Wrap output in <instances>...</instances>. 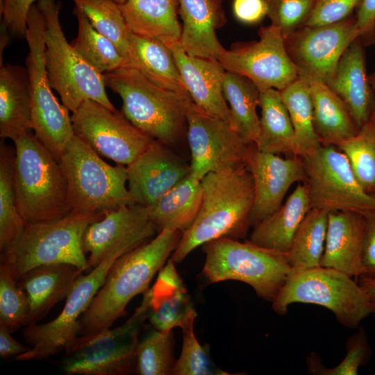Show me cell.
Instances as JSON below:
<instances>
[{
	"label": "cell",
	"mask_w": 375,
	"mask_h": 375,
	"mask_svg": "<svg viewBox=\"0 0 375 375\" xmlns=\"http://www.w3.org/2000/svg\"><path fill=\"white\" fill-rule=\"evenodd\" d=\"M201 205L172 254L175 263L182 262L197 247L212 240L243 239L251 227L254 186L247 165L210 172L201 179Z\"/></svg>",
	"instance_id": "obj_1"
},
{
	"label": "cell",
	"mask_w": 375,
	"mask_h": 375,
	"mask_svg": "<svg viewBox=\"0 0 375 375\" xmlns=\"http://www.w3.org/2000/svg\"><path fill=\"white\" fill-rule=\"evenodd\" d=\"M181 235L179 231L164 229L149 241L118 258L80 318L79 335L110 328L125 315L129 301L149 289L151 281L172 256Z\"/></svg>",
	"instance_id": "obj_2"
},
{
	"label": "cell",
	"mask_w": 375,
	"mask_h": 375,
	"mask_svg": "<svg viewBox=\"0 0 375 375\" xmlns=\"http://www.w3.org/2000/svg\"><path fill=\"white\" fill-rule=\"evenodd\" d=\"M13 142L14 189L25 224L49 223L70 215L67 181L58 160L34 133Z\"/></svg>",
	"instance_id": "obj_3"
},
{
	"label": "cell",
	"mask_w": 375,
	"mask_h": 375,
	"mask_svg": "<svg viewBox=\"0 0 375 375\" xmlns=\"http://www.w3.org/2000/svg\"><path fill=\"white\" fill-rule=\"evenodd\" d=\"M104 81L122 100V112L138 128L170 147L183 138L190 96L161 88L139 70L122 67L103 74Z\"/></svg>",
	"instance_id": "obj_4"
},
{
	"label": "cell",
	"mask_w": 375,
	"mask_h": 375,
	"mask_svg": "<svg viewBox=\"0 0 375 375\" xmlns=\"http://www.w3.org/2000/svg\"><path fill=\"white\" fill-rule=\"evenodd\" d=\"M67 185L71 215L103 213L134 204L126 166L110 165L74 135L58 158Z\"/></svg>",
	"instance_id": "obj_5"
},
{
	"label": "cell",
	"mask_w": 375,
	"mask_h": 375,
	"mask_svg": "<svg viewBox=\"0 0 375 375\" xmlns=\"http://www.w3.org/2000/svg\"><path fill=\"white\" fill-rule=\"evenodd\" d=\"M202 269L209 283L235 280L250 285L260 298L272 303L292 269L287 253L250 242L219 238L203 245Z\"/></svg>",
	"instance_id": "obj_6"
},
{
	"label": "cell",
	"mask_w": 375,
	"mask_h": 375,
	"mask_svg": "<svg viewBox=\"0 0 375 375\" xmlns=\"http://www.w3.org/2000/svg\"><path fill=\"white\" fill-rule=\"evenodd\" d=\"M37 6L45 23L47 76L62 103L71 112L87 99L116 110L106 92L103 74L85 60L67 42L60 22V3L55 0H38Z\"/></svg>",
	"instance_id": "obj_7"
},
{
	"label": "cell",
	"mask_w": 375,
	"mask_h": 375,
	"mask_svg": "<svg viewBox=\"0 0 375 375\" xmlns=\"http://www.w3.org/2000/svg\"><path fill=\"white\" fill-rule=\"evenodd\" d=\"M296 303L324 307L348 328L358 327L372 315L367 296L356 278L322 266L292 269L272 307L276 313L284 315Z\"/></svg>",
	"instance_id": "obj_8"
},
{
	"label": "cell",
	"mask_w": 375,
	"mask_h": 375,
	"mask_svg": "<svg viewBox=\"0 0 375 375\" xmlns=\"http://www.w3.org/2000/svg\"><path fill=\"white\" fill-rule=\"evenodd\" d=\"M103 213L69 215L56 222L26 224L17 241L1 252L0 265L8 266L16 281L29 270L44 265L70 264L85 271L88 258L82 246L87 227Z\"/></svg>",
	"instance_id": "obj_9"
},
{
	"label": "cell",
	"mask_w": 375,
	"mask_h": 375,
	"mask_svg": "<svg viewBox=\"0 0 375 375\" xmlns=\"http://www.w3.org/2000/svg\"><path fill=\"white\" fill-rule=\"evenodd\" d=\"M151 289L143 293L134 313L117 328L78 335L64 350L60 368L67 375L136 374V349L147 319Z\"/></svg>",
	"instance_id": "obj_10"
},
{
	"label": "cell",
	"mask_w": 375,
	"mask_h": 375,
	"mask_svg": "<svg viewBox=\"0 0 375 375\" xmlns=\"http://www.w3.org/2000/svg\"><path fill=\"white\" fill-rule=\"evenodd\" d=\"M45 23L37 3L27 17L26 58L31 99L32 127L35 136L58 160L74 136L69 110L53 93L45 64Z\"/></svg>",
	"instance_id": "obj_11"
},
{
	"label": "cell",
	"mask_w": 375,
	"mask_h": 375,
	"mask_svg": "<svg viewBox=\"0 0 375 375\" xmlns=\"http://www.w3.org/2000/svg\"><path fill=\"white\" fill-rule=\"evenodd\" d=\"M122 255L119 252L111 253L89 274H82L76 281L62 312L56 318L45 324L26 326L22 336L31 348L15 357V360H44L65 350L79 335L81 317L102 286L112 263Z\"/></svg>",
	"instance_id": "obj_12"
},
{
	"label": "cell",
	"mask_w": 375,
	"mask_h": 375,
	"mask_svg": "<svg viewBox=\"0 0 375 375\" xmlns=\"http://www.w3.org/2000/svg\"><path fill=\"white\" fill-rule=\"evenodd\" d=\"M302 160L310 208L362 214L375 210V197L364 191L337 147L322 145Z\"/></svg>",
	"instance_id": "obj_13"
},
{
	"label": "cell",
	"mask_w": 375,
	"mask_h": 375,
	"mask_svg": "<svg viewBox=\"0 0 375 375\" xmlns=\"http://www.w3.org/2000/svg\"><path fill=\"white\" fill-rule=\"evenodd\" d=\"M74 134L100 156L128 165L154 140L135 126L121 111L90 99L71 115Z\"/></svg>",
	"instance_id": "obj_14"
},
{
	"label": "cell",
	"mask_w": 375,
	"mask_h": 375,
	"mask_svg": "<svg viewBox=\"0 0 375 375\" xmlns=\"http://www.w3.org/2000/svg\"><path fill=\"white\" fill-rule=\"evenodd\" d=\"M190 173L201 180L210 172L248 162L256 149L226 121L208 114L194 102L186 115Z\"/></svg>",
	"instance_id": "obj_15"
},
{
	"label": "cell",
	"mask_w": 375,
	"mask_h": 375,
	"mask_svg": "<svg viewBox=\"0 0 375 375\" xmlns=\"http://www.w3.org/2000/svg\"><path fill=\"white\" fill-rule=\"evenodd\" d=\"M259 39L226 49L218 61L227 72L243 76L260 91L282 90L299 77L280 29L273 24L260 28Z\"/></svg>",
	"instance_id": "obj_16"
},
{
	"label": "cell",
	"mask_w": 375,
	"mask_h": 375,
	"mask_svg": "<svg viewBox=\"0 0 375 375\" xmlns=\"http://www.w3.org/2000/svg\"><path fill=\"white\" fill-rule=\"evenodd\" d=\"M359 38L356 17L322 26H302L285 39L299 76L328 82L349 45Z\"/></svg>",
	"instance_id": "obj_17"
},
{
	"label": "cell",
	"mask_w": 375,
	"mask_h": 375,
	"mask_svg": "<svg viewBox=\"0 0 375 375\" xmlns=\"http://www.w3.org/2000/svg\"><path fill=\"white\" fill-rule=\"evenodd\" d=\"M156 233L145 206L134 203L104 212L103 218L91 223L83 235L89 268L95 267L111 253L124 254L133 250Z\"/></svg>",
	"instance_id": "obj_18"
},
{
	"label": "cell",
	"mask_w": 375,
	"mask_h": 375,
	"mask_svg": "<svg viewBox=\"0 0 375 375\" xmlns=\"http://www.w3.org/2000/svg\"><path fill=\"white\" fill-rule=\"evenodd\" d=\"M128 190L135 203L157 201L190 174V165L169 146L154 140L126 166Z\"/></svg>",
	"instance_id": "obj_19"
},
{
	"label": "cell",
	"mask_w": 375,
	"mask_h": 375,
	"mask_svg": "<svg viewBox=\"0 0 375 375\" xmlns=\"http://www.w3.org/2000/svg\"><path fill=\"white\" fill-rule=\"evenodd\" d=\"M254 186V201L250 215L254 227L275 212L283 203L285 196L295 183H303L306 174L302 158L258 151L256 147L248 162Z\"/></svg>",
	"instance_id": "obj_20"
},
{
	"label": "cell",
	"mask_w": 375,
	"mask_h": 375,
	"mask_svg": "<svg viewBox=\"0 0 375 375\" xmlns=\"http://www.w3.org/2000/svg\"><path fill=\"white\" fill-rule=\"evenodd\" d=\"M166 46L173 55L194 103L208 114L229 124V108L222 90L226 70L219 61L189 56L178 42Z\"/></svg>",
	"instance_id": "obj_21"
},
{
	"label": "cell",
	"mask_w": 375,
	"mask_h": 375,
	"mask_svg": "<svg viewBox=\"0 0 375 375\" xmlns=\"http://www.w3.org/2000/svg\"><path fill=\"white\" fill-rule=\"evenodd\" d=\"M365 234L362 213L329 212L320 266L333 268L357 279L362 274Z\"/></svg>",
	"instance_id": "obj_22"
},
{
	"label": "cell",
	"mask_w": 375,
	"mask_h": 375,
	"mask_svg": "<svg viewBox=\"0 0 375 375\" xmlns=\"http://www.w3.org/2000/svg\"><path fill=\"white\" fill-rule=\"evenodd\" d=\"M182 19L179 44L191 56L218 60L226 49L216 30L226 22L222 0H178Z\"/></svg>",
	"instance_id": "obj_23"
},
{
	"label": "cell",
	"mask_w": 375,
	"mask_h": 375,
	"mask_svg": "<svg viewBox=\"0 0 375 375\" xmlns=\"http://www.w3.org/2000/svg\"><path fill=\"white\" fill-rule=\"evenodd\" d=\"M363 45L359 38L349 45L326 83L345 103L358 129L369 120L374 104Z\"/></svg>",
	"instance_id": "obj_24"
},
{
	"label": "cell",
	"mask_w": 375,
	"mask_h": 375,
	"mask_svg": "<svg viewBox=\"0 0 375 375\" xmlns=\"http://www.w3.org/2000/svg\"><path fill=\"white\" fill-rule=\"evenodd\" d=\"M84 271L65 263L44 265L28 271L18 282L26 292L30 312L26 325L37 323L66 299Z\"/></svg>",
	"instance_id": "obj_25"
},
{
	"label": "cell",
	"mask_w": 375,
	"mask_h": 375,
	"mask_svg": "<svg viewBox=\"0 0 375 375\" xmlns=\"http://www.w3.org/2000/svg\"><path fill=\"white\" fill-rule=\"evenodd\" d=\"M33 131L31 99L26 68L0 65V137L12 142Z\"/></svg>",
	"instance_id": "obj_26"
},
{
	"label": "cell",
	"mask_w": 375,
	"mask_h": 375,
	"mask_svg": "<svg viewBox=\"0 0 375 375\" xmlns=\"http://www.w3.org/2000/svg\"><path fill=\"white\" fill-rule=\"evenodd\" d=\"M310 209L307 185L299 183L275 212L253 227L249 240L265 248L288 253Z\"/></svg>",
	"instance_id": "obj_27"
},
{
	"label": "cell",
	"mask_w": 375,
	"mask_h": 375,
	"mask_svg": "<svg viewBox=\"0 0 375 375\" xmlns=\"http://www.w3.org/2000/svg\"><path fill=\"white\" fill-rule=\"evenodd\" d=\"M175 262L168 260L160 274L152 292L147 319L160 331L180 327L186 316L194 309Z\"/></svg>",
	"instance_id": "obj_28"
},
{
	"label": "cell",
	"mask_w": 375,
	"mask_h": 375,
	"mask_svg": "<svg viewBox=\"0 0 375 375\" xmlns=\"http://www.w3.org/2000/svg\"><path fill=\"white\" fill-rule=\"evenodd\" d=\"M119 6L132 33L157 39L165 45L179 42L178 0H126Z\"/></svg>",
	"instance_id": "obj_29"
},
{
	"label": "cell",
	"mask_w": 375,
	"mask_h": 375,
	"mask_svg": "<svg viewBox=\"0 0 375 375\" xmlns=\"http://www.w3.org/2000/svg\"><path fill=\"white\" fill-rule=\"evenodd\" d=\"M201 180L191 173L147 206L148 215L158 233L173 229L183 233L192 224L202 201Z\"/></svg>",
	"instance_id": "obj_30"
},
{
	"label": "cell",
	"mask_w": 375,
	"mask_h": 375,
	"mask_svg": "<svg viewBox=\"0 0 375 375\" xmlns=\"http://www.w3.org/2000/svg\"><path fill=\"white\" fill-rule=\"evenodd\" d=\"M315 132L322 145L338 147L358 131L343 101L324 82L308 79Z\"/></svg>",
	"instance_id": "obj_31"
},
{
	"label": "cell",
	"mask_w": 375,
	"mask_h": 375,
	"mask_svg": "<svg viewBox=\"0 0 375 375\" xmlns=\"http://www.w3.org/2000/svg\"><path fill=\"white\" fill-rule=\"evenodd\" d=\"M130 67L165 89L189 95L170 49L161 41L132 33Z\"/></svg>",
	"instance_id": "obj_32"
},
{
	"label": "cell",
	"mask_w": 375,
	"mask_h": 375,
	"mask_svg": "<svg viewBox=\"0 0 375 375\" xmlns=\"http://www.w3.org/2000/svg\"><path fill=\"white\" fill-rule=\"evenodd\" d=\"M260 134L256 143L258 151L275 154L297 155L294 128L279 90L260 92Z\"/></svg>",
	"instance_id": "obj_33"
},
{
	"label": "cell",
	"mask_w": 375,
	"mask_h": 375,
	"mask_svg": "<svg viewBox=\"0 0 375 375\" xmlns=\"http://www.w3.org/2000/svg\"><path fill=\"white\" fill-rule=\"evenodd\" d=\"M222 90L230 112L231 128L249 143H256L260 134L257 114L260 90L247 78L226 71Z\"/></svg>",
	"instance_id": "obj_34"
},
{
	"label": "cell",
	"mask_w": 375,
	"mask_h": 375,
	"mask_svg": "<svg viewBox=\"0 0 375 375\" xmlns=\"http://www.w3.org/2000/svg\"><path fill=\"white\" fill-rule=\"evenodd\" d=\"M280 93L294 128L297 155L303 158L322 146L314 127L309 81L299 76Z\"/></svg>",
	"instance_id": "obj_35"
},
{
	"label": "cell",
	"mask_w": 375,
	"mask_h": 375,
	"mask_svg": "<svg viewBox=\"0 0 375 375\" xmlns=\"http://www.w3.org/2000/svg\"><path fill=\"white\" fill-rule=\"evenodd\" d=\"M87 16L92 26L116 46L130 67L132 61L129 28L119 4L115 0H71Z\"/></svg>",
	"instance_id": "obj_36"
},
{
	"label": "cell",
	"mask_w": 375,
	"mask_h": 375,
	"mask_svg": "<svg viewBox=\"0 0 375 375\" xmlns=\"http://www.w3.org/2000/svg\"><path fill=\"white\" fill-rule=\"evenodd\" d=\"M328 212L310 208L287 253L292 269L319 267L324 250Z\"/></svg>",
	"instance_id": "obj_37"
},
{
	"label": "cell",
	"mask_w": 375,
	"mask_h": 375,
	"mask_svg": "<svg viewBox=\"0 0 375 375\" xmlns=\"http://www.w3.org/2000/svg\"><path fill=\"white\" fill-rule=\"evenodd\" d=\"M15 147L0 144V250L10 248L22 233L26 224L18 210L14 184Z\"/></svg>",
	"instance_id": "obj_38"
},
{
	"label": "cell",
	"mask_w": 375,
	"mask_h": 375,
	"mask_svg": "<svg viewBox=\"0 0 375 375\" xmlns=\"http://www.w3.org/2000/svg\"><path fill=\"white\" fill-rule=\"evenodd\" d=\"M72 13L77 19L78 35L71 44L85 60L101 74L126 66L116 46L92 26L79 8L74 6Z\"/></svg>",
	"instance_id": "obj_39"
},
{
	"label": "cell",
	"mask_w": 375,
	"mask_h": 375,
	"mask_svg": "<svg viewBox=\"0 0 375 375\" xmlns=\"http://www.w3.org/2000/svg\"><path fill=\"white\" fill-rule=\"evenodd\" d=\"M347 157L364 191L375 197V115L357 133L337 147Z\"/></svg>",
	"instance_id": "obj_40"
},
{
	"label": "cell",
	"mask_w": 375,
	"mask_h": 375,
	"mask_svg": "<svg viewBox=\"0 0 375 375\" xmlns=\"http://www.w3.org/2000/svg\"><path fill=\"white\" fill-rule=\"evenodd\" d=\"M173 330L153 329L139 342L136 349V374L172 375L176 361L174 355Z\"/></svg>",
	"instance_id": "obj_41"
},
{
	"label": "cell",
	"mask_w": 375,
	"mask_h": 375,
	"mask_svg": "<svg viewBox=\"0 0 375 375\" xmlns=\"http://www.w3.org/2000/svg\"><path fill=\"white\" fill-rule=\"evenodd\" d=\"M195 309L185 318L180 328L183 332V344L179 358L176 360L172 375H229L216 366L208 351L199 343L194 331Z\"/></svg>",
	"instance_id": "obj_42"
},
{
	"label": "cell",
	"mask_w": 375,
	"mask_h": 375,
	"mask_svg": "<svg viewBox=\"0 0 375 375\" xmlns=\"http://www.w3.org/2000/svg\"><path fill=\"white\" fill-rule=\"evenodd\" d=\"M347 353L336 366L326 367L320 357L311 352L306 358L308 372L312 375H356L361 367L365 366L372 356L368 336L363 327L350 336L346 343Z\"/></svg>",
	"instance_id": "obj_43"
},
{
	"label": "cell",
	"mask_w": 375,
	"mask_h": 375,
	"mask_svg": "<svg viewBox=\"0 0 375 375\" xmlns=\"http://www.w3.org/2000/svg\"><path fill=\"white\" fill-rule=\"evenodd\" d=\"M29 312L26 292L15 281L10 268L0 265V324L13 332L26 325Z\"/></svg>",
	"instance_id": "obj_44"
},
{
	"label": "cell",
	"mask_w": 375,
	"mask_h": 375,
	"mask_svg": "<svg viewBox=\"0 0 375 375\" xmlns=\"http://www.w3.org/2000/svg\"><path fill=\"white\" fill-rule=\"evenodd\" d=\"M267 16L286 39L304 25L316 0H267Z\"/></svg>",
	"instance_id": "obj_45"
},
{
	"label": "cell",
	"mask_w": 375,
	"mask_h": 375,
	"mask_svg": "<svg viewBox=\"0 0 375 375\" xmlns=\"http://www.w3.org/2000/svg\"><path fill=\"white\" fill-rule=\"evenodd\" d=\"M362 0H316L306 21L307 26H322L335 24L349 17Z\"/></svg>",
	"instance_id": "obj_46"
},
{
	"label": "cell",
	"mask_w": 375,
	"mask_h": 375,
	"mask_svg": "<svg viewBox=\"0 0 375 375\" xmlns=\"http://www.w3.org/2000/svg\"><path fill=\"white\" fill-rule=\"evenodd\" d=\"M36 1L38 0H0L1 26L8 33L19 38H25L28 13Z\"/></svg>",
	"instance_id": "obj_47"
},
{
	"label": "cell",
	"mask_w": 375,
	"mask_h": 375,
	"mask_svg": "<svg viewBox=\"0 0 375 375\" xmlns=\"http://www.w3.org/2000/svg\"><path fill=\"white\" fill-rule=\"evenodd\" d=\"M233 12L240 22L256 24L267 15L268 3L267 0H233Z\"/></svg>",
	"instance_id": "obj_48"
},
{
	"label": "cell",
	"mask_w": 375,
	"mask_h": 375,
	"mask_svg": "<svg viewBox=\"0 0 375 375\" xmlns=\"http://www.w3.org/2000/svg\"><path fill=\"white\" fill-rule=\"evenodd\" d=\"M365 222L363 269L360 276L375 278V210L362 213Z\"/></svg>",
	"instance_id": "obj_49"
},
{
	"label": "cell",
	"mask_w": 375,
	"mask_h": 375,
	"mask_svg": "<svg viewBox=\"0 0 375 375\" xmlns=\"http://www.w3.org/2000/svg\"><path fill=\"white\" fill-rule=\"evenodd\" d=\"M359 38L362 43L372 44L375 40V0H362L356 17Z\"/></svg>",
	"instance_id": "obj_50"
},
{
	"label": "cell",
	"mask_w": 375,
	"mask_h": 375,
	"mask_svg": "<svg viewBox=\"0 0 375 375\" xmlns=\"http://www.w3.org/2000/svg\"><path fill=\"white\" fill-rule=\"evenodd\" d=\"M11 331L0 324V356L2 358L16 357L31 349V347L23 345L11 335Z\"/></svg>",
	"instance_id": "obj_51"
},
{
	"label": "cell",
	"mask_w": 375,
	"mask_h": 375,
	"mask_svg": "<svg viewBox=\"0 0 375 375\" xmlns=\"http://www.w3.org/2000/svg\"><path fill=\"white\" fill-rule=\"evenodd\" d=\"M356 280L367 294L372 315L375 316V278L360 276Z\"/></svg>",
	"instance_id": "obj_52"
},
{
	"label": "cell",
	"mask_w": 375,
	"mask_h": 375,
	"mask_svg": "<svg viewBox=\"0 0 375 375\" xmlns=\"http://www.w3.org/2000/svg\"><path fill=\"white\" fill-rule=\"evenodd\" d=\"M369 77L374 97L373 113L375 115V72L369 75Z\"/></svg>",
	"instance_id": "obj_53"
},
{
	"label": "cell",
	"mask_w": 375,
	"mask_h": 375,
	"mask_svg": "<svg viewBox=\"0 0 375 375\" xmlns=\"http://www.w3.org/2000/svg\"><path fill=\"white\" fill-rule=\"evenodd\" d=\"M117 3L122 4L126 0H115Z\"/></svg>",
	"instance_id": "obj_54"
}]
</instances>
